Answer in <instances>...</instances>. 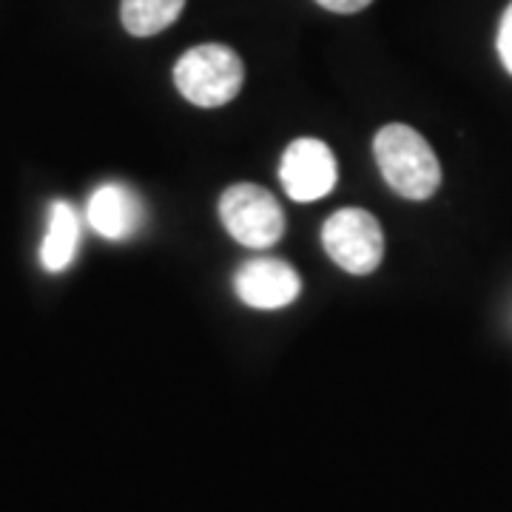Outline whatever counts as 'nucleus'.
<instances>
[{"mask_svg": "<svg viewBox=\"0 0 512 512\" xmlns=\"http://www.w3.org/2000/svg\"><path fill=\"white\" fill-rule=\"evenodd\" d=\"M376 165L384 183L404 200H430L441 185V165L436 151L416 128L390 123L379 128L373 140Z\"/></svg>", "mask_w": 512, "mask_h": 512, "instance_id": "nucleus-1", "label": "nucleus"}, {"mask_svg": "<svg viewBox=\"0 0 512 512\" xmlns=\"http://www.w3.org/2000/svg\"><path fill=\"white\" fill-rule=\"evenodd\" d=\"M245 83V66L231 46L202 43L188 49L174 66V86L188 103L200 109H220L231 103Z\"/></svg>", "mask_w": 512, "mask_h": 512, "instance_id": "nucleus-2", "label": "nucleus"}, {"mask_svg": "<svg viewBox=\"0 0 512 512\" xmlns=\"http://www.w3.org/2000/svg\"><path fill=\"white\" fill-rule=\"evenodd\" d=\"M220 220L239 245L268 251L285 234V214L276 197L254 183H237L220 197Z\"/></svg>", "mask_w": 512, "mask_h": 512, "instance_id": "nucleus-3", "label": "nucleus"}, {"mask_svg": "<svg viewBox=\"0 0 512 512\" xmlns=\"http://www.w3.org/2000/svg\"><path fill=\"white\" fill-rule=\"evenodd\" d=\"M322 248L342 271L367 276L382 265L384 231L365 208H342L322 225Z\"/></svg>", "mask_w": 512, "mask_h": 512, "instance_id": "nucleus-4", "label": "nucleus"}, {"mask_svg": "<svg viewBox=\"0 0 512 512\" xmlns=\"http://www.w3.org/2000/svg\"><path fill=\"white\" fill-rule=\"evenodd\" d=\"M279 180L285 194L296 202H316L328 197L339 180L336 157L322 140L299 137L285 148L279 163Z\"/></svg>", "mask_w": 512, "mask_h": 512, "instance_id": "nucleus-5", "label": "nucleus"}, {"mask_svg": "<svg viewBox=\"0 0 512 512\" xmlns=\"http://www.w3.org/2000/svg\"><path fill=\"white\" fill-rule=\"evenodd\" d=\"M234 291L256 311H279L288 308L302 291V279L288 262L274 256H256L239 265L234 274Z\"/></svg>", "mask_w": 512, "mask_h": 512, "instance_id": "nucleus-6", "label": "nucleus"}, {"mask_svg": "<svg viewBox=\"0 0 512 512\" xmlns=\"http://www.w3.org/2000/svg\"><path fill=\"white\" fill-rule=\"evenodd\" d=\"M143 217H146L143 200L120 183L100 185L86 205V220L94 234L114 242L134 237L143 225Z\"/></svg>", "mask_w": 512, "mask_h": 512, "instance_id": "nucleus-7", "label": "nucleus"}, {"mask_svg": "<svg viewBox=\"0 0 512 512\" xmlns=\"http://www.w3.org/2000/svg\"><path fill=\"white\" fill-rule=\"evenodd\" d=\"M80 245V217L69 202H52L49 228L40 245V262L49 274H60L74 262Z\"/></svg>", "mask_w": 512, "mask_h": 512, "instance_id": "nucleus-8", "label": "nucleus"}, {"mask_svg": "<svg viewBox=\"0 0 512 512\" xmlns=\"http://www.w3.org/2000/svg\"><path fill=\"white\" fill-rule=\"evenodd\" d=\"M183 9L185 0H120V20L128 35L151 37L165 32Z\"/></svg>", "mask_w": 512, "mask_h": 512, "instance_id": "nucleus-9", "label": "nucleus"}, {"mask_svg": "<svg viewBox=\"0 0 512 512\" xmlns=\"http://www.w3.org/2000/svg\"><path fill=\"white\" fill-rule=\"evenodd\" d=\"M495 46H498V57H501L504 69L512 74V3L507 6L504 18H501V26H498V40H495Z\"/></svg>", "mask_w": 512, "mask_h": 512, "instance_id": "nucleus-10", "label": "nucleus"}, {"mask_svg": "<svg viewBox=\"0 0 512 512\" xmlns=\"http://www.w3.org/2000/svg\"><path fill=\"white\" fill-rule=\"evenodd\" d=\"M322 9H328V12H339V15H353V12H362L367 9L373 0H316Z\"/></svg>", "mask_w": 512, "mask_h": 512, "instance_id": "nucleus-11", "label": "nucleus"}]
</instances>
